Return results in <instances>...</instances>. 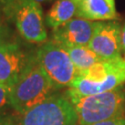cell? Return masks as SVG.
<instances>
[{
	"instance_id": "8",
	"label": "cell",
	"mask_w": 125,
	"mask_h": 125,
	"mask_svg": "<svg viewBox=\"0 0 125 125\" xmlns=\"http://www.w3.org/2000/svg\"><path fill=\"white\" fill-rule=\"evenodd\" d=\"M121 29V24L119 21H96L88 47L103 59L122 58Z\"/></svg>"
},
{
	"instance_id": "18",
	"label": "cell",
	"mask_w": 125,
	"mask_h": 125,
	"mask_svg": "<svg viewBox=\"0 0 125 125\" xmlns=\"http://www.w3.org/2000/svg\"><path fill=\"white\" fill-rule=\"evenodd\" d=\"M121 53L125 55V22L121 25Z\"/></svg>"
},
{
	"instance_id": "13",
	"label": "cell",
	"mask_w": 125,
	"mask_h": 125,
	"mask_svg": "<svg viewBox=\"0 0 125 125\" xmlns=\"http://www.w3.org/2000/svg\"><path fill=\"white\" fill-rule=\"evenodd\" d=\"M24 0H0V7L7 19H13L14 13Z\"/></svg>"
},
{
	"instance_id": "20",
	"label": "cell",
	"mask_w": 125,
	"mask_h": 125,
	"mask_svg": "<svg viewBox=\"0 0 125 125\" xmlns=\"http://www.w3.org/2000/svg\"><path fill=\"white\" fill-rule=\"evenodd\" d=\"M123 58H124V59H125V55H124V57H123Z\"/></svg>"
},
{
	"instance_id": "7",
	"label": "cell",
	"mask_w": 125,
	"mask_h": 125,
	"mask_svg": "<svg viewBox=\"0 0 125 125\" xmlns=\"http://www.w3.org/2000/svg\"><path fill=\"white\" fill-rule=\"evenodd\" d=\"M34 53L35 49H26L14 39L0 45V84L12 87L26 70Z\"/></svg>"
},
{
	"instance_id": "15",
	"label": "cell",
	"mask_w": 125,
	"mask_h": 125,
	"mask_svg": "<svg viewBox=\"0 0 125 125\" xmlns=\"http://www.w3.org/2000/svg\"><path fill=\"white\" fill-rule=\"evenodd\" d=\"M11 87L8 85L0 84V111L7 105H9V94Z\"/></svg>"
},
{
	"instance_id": "10",
	"label": "cell",
	"mask_w": 125,
	"mask_h": 125,
	"mask_svg": "<svg viewBox=\"0 0 125 125\" xmlns=\"http://www.w3.org/2000/svg\"><path fill=\"white\" fill-rule=\"evenodd\" d=\"M77 7L76 17L92 21H117L115 0H73Z\"/></svg>"
},
{
	"instance_id": "6",
	"label": "cell",
	"mask_w": 125,
	"mask_h": 125,
	"mask_svg": "<svg viewBox=\"0 0 125 125\" xmlns=\"http://www.w3.org/2000/svg\"><path fill=\"white\" fill-rule=\"evenodd\" d=\"M15 26L20 36L30 44H44L47 31L41 4L33 0H24L14 13Z\"/></svg>"
},
{
	"instance_id": "16",
	"label": "cell",
	"mask_w": 125,
	"mask_h": 125,
	"mask_svg": "<svg viewBox=\"0 0 125 125\" xmlns=\"http://www.w3.org/2000/svg\"><path fill=\"white\" fill-rule=\"evenodd\" d=\"M92 125H125V118L101 121V122H97V123H94V124Z\"/></svg>"
},
{
	"instance_id": "5",
	"label": "cell",
	"mask_w": 125,
	"mask_h": 125,
	"mask_svg": "<svg viewBox=\"0 0 125 125\" xmlns=\"http://www.w3.org/2000/svg\"><path fill=\"white\" fill-rule=\"evenodd\" d=\"M36 59L57 90L70 87L77 77V70L63 45L52 39L35 50Z\"/></svg>"
},
{
	"instance_id": "19",
	"label": "cell",
	"mask_w": 125,
	"mask_h": 125,
	"mask_svg": "<svg viewBox=\"0 0 125 125\" xmlns=\"http://www.w3.org/2000/svg\"><path fill=\"white\" fill-rule=\"evenodd\" d=\"M33 1H36L38 3H43V2H48V1H51V0H33Z\"/></svg>"
},
{
	"instance_id": "11",
	"label": "cell",
	"mask_w": 125,
	"mask_h": 125,
	"mask_svg": "<svg viewBox=\"0 0 125 125\" xmlns=\"http://www.w3.org/2000/svg\"><path fill=\"white\" fill-rule=\"evenodd\" d=\"M77 7L73 0H57L46 13L45 22L52 30L76 17Z\"/></svg>"
},
{
	"instance_id": "4",
	"label": "cell",
	"mask_w": 125,
	"mask_h": 125,
	"mask_svg": "<svg viewBox=\"0 0 125 125\" xmlns=\"http://www.w3.org/2000/svg\"><path fill=\"white\" fill-rule=\"evenodd\" d=\"M78 115L67 95L54 94L16 120V125H77Z\"/></svg>"
},
{
	"instance_id": "21",
	"label": "cell",
	"mask_w": 125,
	"mask_h": 125,
	"mask_svg": "<svg viewBox=\"0 0 125 125\" xmlns=\"http://www.w3.org/2000/svg\"><path fill=\"white\" fill-rule=\"evenodd\" d=\"M0 21H1V19H0Z\"/></svg>"
},
{
	"instance_id": "9",
	"label": "cell",
	"mask_w": 125,
	"mask_h": 125,
	"mask_svg": "<svg viewBox=\"0 0 125 125\" xmlns=\"http://www.w3.org/2000/svg\"><path fill=\"white\" fill-rule=\"evenodd\" d=\"M96 21L73 18L52 30L51 39L65 47L87 46L94 34Z\"/></svg>"
},
{
	"instance_id": "2",
	"label": "cell",
	"mask_w": 125,
	"mask_h": 125,
	"mask_svg": "<svg viewBox=\"0 0 125 125\" xmlns=\"http://www.w3.org/2000/svg\"><path fill=\"white\" fill-rule=\"evenodd\" d=\"M57 91L38 63L34 53L26 70L11 87L9 105L19 114H23L56 94Z\"/></svg>"
},
{
	"instance_id": "3",
	"label": "cell",
	"mask_w": 125,
	"mask_h": 125,
	"mask_svg": "<svg viewBox=\"0 0 125 125\" xmlns=\"http://www.w3.org/2000/svg\"><path fill=\"white\" fill-rule=\"evenodd\" d=\"M68 97L77 112L79 125H92L124 118L125 89L123 86L88 96Z\"/></svg>"
},
{
	"instance_id": "14",
	"label": "cell",
	"mask_w": 125,
	"mask_h": 125,
	"mask_svg": "<svg viewBox=\"0 0 125 125\" xmlns=\"http://www.w3.org/2000/svg\"><path fill=\"white\" fill-rule=\"evenodd\" d=\"M14 38L12 37L11 31L8 25L1 20L0 21V45H4L9 41L13 40Z\"/></svg>"
},
{
	"instance_id": "12",
	"label": "cell",
	"mask_w": 125,
	"mask_h": 125,
	"mask_svg": "<svg viewBox=\"0 0 125 125\" xmlns=\"http://www.w3.org/2000/svg\"><path fill=\"white\" fill-rule=\"evenodd\" d=\"M65 47V46H64ZM74 64L77 72H82L94 66V64L104 60L97 54L87 46H72L65 47Z\"/></svg>"
},
{
	"instance_id": "17",
	"label": "cell",
	"mask_w": 125,
	"mask_h": 125,
	"mask_svg": "<svg viewBox=\"0 0 125 125\" xmlns=\"http://www.w3.org/2000/svg\"><path fill=\"white\" fill-rule=\"evenodd\" d=\"M0 125H16V120L12 117L0 115Z\"/></svg>"
},
{
	"instance_id": "1",
	"label": "cell",
	"mask_w": 125,
	"mask_h": 125,
	"mask_svg": "<svg viewBox=\"0 0 125 125\" xmlns=\"http://www.w3.org/2000/svg\"><path fill=\"white\" fill-rule=\"evenodd\" d=\"M125 83V59H104L77 72L68 89V96H88L116 89Z\"/></svg>"
}]
</instances>
